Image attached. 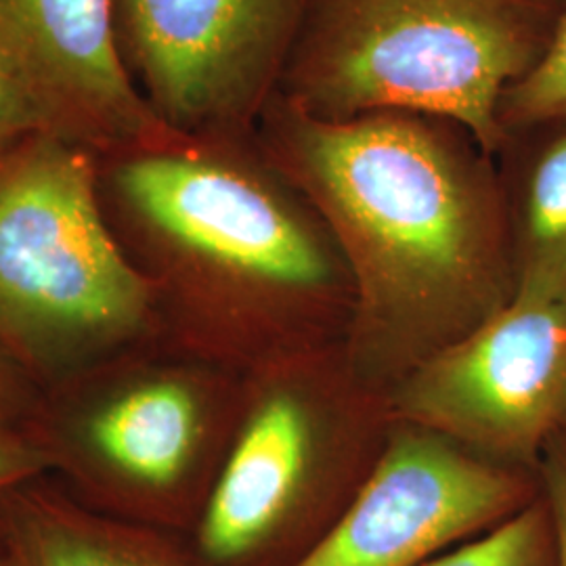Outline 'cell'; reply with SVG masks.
<instances>
[{
  "label": "cell",
  "mask_w": 566,
  "mask_h": 566,
  "mask_svg": "<svg viewBox=\"0 0 566 566\" xmlns=\"http://www.w3.org/2000/svg\"><path fill=\"white\" fill-rule=\"evenodd\" d=\"M264 156L317 210L353 282L344 348L386 390L516 294L500 168L458 122L311 118L275 95Z\"/></svg>",
  "instance_id": "6da1fadb"
},
{
  "label": "cell",
  "mask_w": 566,
  "mask_h": 566,
  "mask_svg": "<svg viewBox=\"0 0 566 566\" xmlns=\"http://www.w3.org/2000/svg\"><path fill=\"white\" fill-rule=\"evenodd\" d=\"M97 170L163 343L238 374L344 343L355 301L348 266L256 135L172 133L97 156Z\"/></svg>",
  "instance_id": "7a4b0ae2"
},
{
  "label": "cell",
  "mask_w": 566,
  "mask_h": 566,
  "mask_svg": "<svg viewBox=\"0 0 566 566\" xmlns=\"http://www.w3.org/2000/svg\"><path fill=\"white\" fill-rule=\"evenodd\" d=\"M392 392L344 343L245 374L229 451L189 535L208 566H296L343 518L390 441Z\"/></svg>",
  "instance_id": "3957f363"
},
{
  "label": "cell",
  "mask_w": 566,
  "mask_h": 566,
  "mask_svg": "<svg viewBox=\"0 0 566 566\" xmlns=\"http://www.w3.org/2000/svg\"><path fill=\"white\" fill-rule=\"evenodd\" d=\"M554 0H313L277 95L306 116L411 112L458 122L489 156L506 147L500 103L542 60Z\"/></svg>",
  "instance_id": "277c9868"
},
{
  "label": "cell",
  "mask_w": 566,
  "mask_h": 566,
  "mask_svg": "<svg viewBox=\"0 0 566 566\" xmlns=\"http://www.w3.org/2000/svg\"><path fill=\"white\" fill-rule=\"evenodd\" d=\"M243 380L154 338L44 388L25 439L84 506L191 535L240 420Z\"/></svg>",
  "instance_id": "5b68a950"
},
{
  "label": "cell",
  "mask_w": 566,
  "mask_h": 566,
  "mask_svg": "<svg viewBox=\"0 0 566 566\" xmlns=\"http://www.w3.org/2000/svg\"><path fill=\"white\" fill-rule=\"evenodd\" d=\"M158 338L147 283L99 196L97 156L55 135L0 154V346L41 390Z\"/></svg>",
  "instance_id": "8992f818"
},
{
  "label": "cell",
  "mask_w": 566,
  "mask_h": 566,
  "mask_svg": "<svg viewBox=\"0 0 566 566\" xmlns=\"http://www.w3.org/2000/svg\"><path fill=\"white\" fill-rule=\"evenodd\" d=\"M397 418L537 470L566 426V303L514 296L392 390Z\"/></svg>",
  "instance_id": "52a82bcc"
},
{
  "label": "cell",
  "mask_w": 566,
  "mask_h": 566,
  "mask_svg": "<svg viewBox=\"0 0 566 566\" xmlns=\"http://www.w3.org/2000/svg\"><path fill=\"white\" fill-rule=\"evenodd\" d=\"M313 0H120L156 116L191 137H250Z\"/></svg>",
  "instance_id": "ba28073f"
},
{
  "label": "cell",
  "mask_w": 566,
  "mask_h": 566,
  "mask_svg": "<svg viewBox=\"0 0 566 566\" xmlns=\"http://www.w3.org/2000/svg\"><path fill=\"white\" fill-rule=\"evenodd\" d=\"M537 470L502 464L397 418L371 476L296 566H424L537 502Z\"/></svg>",
  "instance_id": "9c48e42d"
},
{
  "label": "cell",
  "mask_w": 566,
  "mask_h": 566,
  "mask_svg": "<svg viewBox=\"0 0 566 566\" xmlns=\"http://www.w3.org/2000/svg\"><path fill=\"white\" fill-rule=\"evenodd\" d=\"M0 70L36 105L49 135L95 156L175 133L130 82L112 0H0Z\"/></svg>",
  "instance_id": "30bf717a"
},
{
  "label": "cell",
  "mask_w": 566,
  "mask_h": 566,
  "mask_svg": "<svg viewBox=\"0 0 566 566\" xmlns=\"http://www.w3.org/2000/svg\"><path fill=\"white\" fill-rule=\"evenodd\" d=\"M0 537L13 566H208L189 535L84 506L49 474L13 491Z\"/></svg>",
  "instance_id": "8fae6325"
},
{
  "label": "cell",
  "mask_w": 566,
  "mask_h": 566,
  "mask_svg": "<svg viewBox=\"0 0 566 566\" xmlns=\"http://www.w3.org/2000/svg\"><path fill=\"white\" fill-rule=\"evenodd\" d=\"M495 163L506 198L514 296L566 303V120L512 135Z\"/></svg>",
  "instance_id": "7c38bea8"
},
{
  "label": "cell",
  "mask_w": 566,
  "mask_h": 566,
  "mask_svg": "<svg viewBox=\"0 0 566 566\" xmlns=\"http://www.w3.org/2000/svg\"><path fill=\"white\" fill-rule=\"evenodd\" d=\"M424 566H558L554 523L544 495L506 523Z\"/></svg>",
  "instance_id": "4fadbf2b"
},
{
  "label": "cell",
  "mask_w": 566,
  "mask_h": 566,
  "mask_svg": "<svg viewBox=\"0 0 566 566\" xmlns=\"http://www.w3.org/2000/svg\"><path fill=\"white\" fill-rule=\"evenodd\" d=\"M566 120V4L542 60L510 84L500 103L507 139L539 126Z\"/></svg>",
  "instance_id": "5bb4252c"
},
{
  "label": "cell",
  "mask_w": 566,
  "mask_h": 566,
  "mask_svg": "<svg viewBox=\"0 0 566 566\" xmlns=\"http://www.w3.org/2000/svg\"><path fill=\"white\" fill-rule=\"evenodd\" d=\"M41 392L39 385L0 346V434L25 437Z\"/></svg>",
  "instance_id": "9a60e30c"
},
{
  "label": "cell",
  "mask_w": 566,
  "mask_h": 566,
  "mask_svg": "<svg viewBox=\"0 0 566 566\" xmlns=\"http://www.w3.org/2000/svg\"><path fill=\"white\" fill-rule=\"evenodd\" d=\"M537 476L554 523L558 566H566V426L549 439L537 465Z\"/></svg>",
  "instance_id": "2e32d148"
},
{
  "label": "cell",
  "mask_w": 566,
  "mask_h": 566,
  "mask_svg": "<svg viewBox=\"0 0 566 566\" xmlns=\"http://www.w3.org/2000/svg\"><path fill=\"white\" fill-rule=\"evenodd\" d=\"M41 133H46L41 112L21 91L20 84L0 70V154Z\"/></svg>",
  "instance_id": "e0dca14e"
},
{
  "label": "cell",
  "mask_w": 566,
  "mask_h": 566,
  "mask_svg": "<svg viewBox=\"0 0 566 566\" xmlns=\"http://www.w3.org/2000/svg\"><path fill=\"white\" fill-rule=\"evenodd\" d=\"M42 474L46 472L36 447L20 434H0V512L13 491Z\"/></svg>",
  "instance_id": "ac0fdd59"
},
{
  "label": "cell",
  "mask_w": 566,
  "mask_h": 566,
  "mask_svg": "<svg viewBox=\"0 0 566 566\" xmlns=\"http://www.w3.org/2000/svg\"><path fill=\"white\" fill-rule=\"evenodd\" d=\"M0 566H13L11 556H9V552H7V546H4V542H2V537H0Z\"/></svg>",
  "instance_id": "d6986e66"
},
{
  "label": "cell",
  "mask_w": 566,
  "mask_h": 566,
  "mask_svg": "<svg viewBox=\"0 0 566 566\" xmlns=\"http://www.w3.org/2000/svg\"><path fill=\"white\" fill-rule=\"evenodd\" d=\"M554 2H558V4H566V0H554Z\"/></svg>",
  "instance_id": "ffe728a7"
}]
</instances>
